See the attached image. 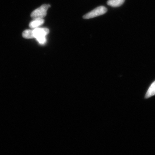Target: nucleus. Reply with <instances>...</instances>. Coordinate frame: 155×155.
I'll list each match as a JSON object with an SVG mask.
<instances>
[{
    "label": "nucleus",
    "instance_id": "20e7f679",
    "mask_svg": "<svg viewBox=\"0 0 155 155\" xmlns=\"http://www.w3.org/2000/svg\"><path fill=\"white\" fill-rule=\"evenodd\" d=\"M45 20L43 19H35L29 23V27L31 28H38L40 26L44 23Z\"/></svg>",
    "mask_w": 155,
    "mask_h": 155
},
{
    "label": "nucleus",
    "instance_id": "0eeeda50",
    "mask_svg": "<svg viewBox=\"0 0 155 155\" xmlns=\"http://www.w3.org/2000/svg\"><path fill=\"white\" fill-rule=\"evenodd\" d=\"M22 35L24 38H33V36H32V30H30V29H27V30L24 31L22 33Z\"/></svg>",
    "mask_w": 155,
    "mask_h": 155
},
{
    "label": "nucleus",
    "instance_id": "f03ea898",
    "mask_svg": "<svg viewBox=\"0 0 155 155\" xmlns=\"http://www.w3.org/2000/svg\"><path fill=\"white\" fill-rule=\"evenodd\" d=\"M107 11V10L105 7L104 6H100L94 10H92L89 13L85 14L83 18L84 19H91V18L98 17L105 14Z\"/></svg>",
    "mask_w": 155,
    "mask_h": 155
},
{
    "label": "nucleus",
    "instance_id": "39448f33",
    "mask_svg": "<svg viewBox=\"0 0 155 155\" xmlns=\"http://www.w3.org/2000/svg\"><path fill=\"white\" fill-rule=\"evenodd\" d=\"M125 0H109L107 2L108 5L113 7H119L123 5Z\"/></svg>",
    "mask_w": 155,
    "mask_h": 155
},
{
    "label": "nucleus",
    "instance_id": "f257e3e1",
    "mask_svg": "<svg viewBox=\"0 0 155 155\" xmlns=\"http://www.w3.org/2000/svg\"><path fill=\"white\" fill-rule=\"evenodd\" d=\"M49 7L50 5H42L36 10H34L31 13V16L33 19H43L46 16L47 12Z\"/></svg>",
    "mask_w": 155,
    "mask_h": 155
},
{
    "label": "nucleus",
    "instance_id": "423d86ee",
    "mask_svg": "<svg viewBox=\"0 0 155 155\" xmlns=\"http://www.w3.org/2000/svg\"><path fill=\"white\" fill-rule=\"evenodd\" d=\"M155 95V81L150 87L145 95L146 98H149Z\"/></svg>",
    "mask_w": 155,
    "mask_h": 155
},
{
    "label": "nucleus",
    "instance_id": "7ed1b4c3",
    "mask_svg": "<svg viewBox=\"0 0 155 155\" xmlns=\"http://www.w3.org/2000/svg\"><path fill=\"white\" fill-rule=\"evenodd\" d=\"M49 33V30L46 28H37L32 29V36L33 38L37 39L46 37Z\"/></svg>",
    "mask_w": 155,
    "mask_h": 155
}]
</instances>
